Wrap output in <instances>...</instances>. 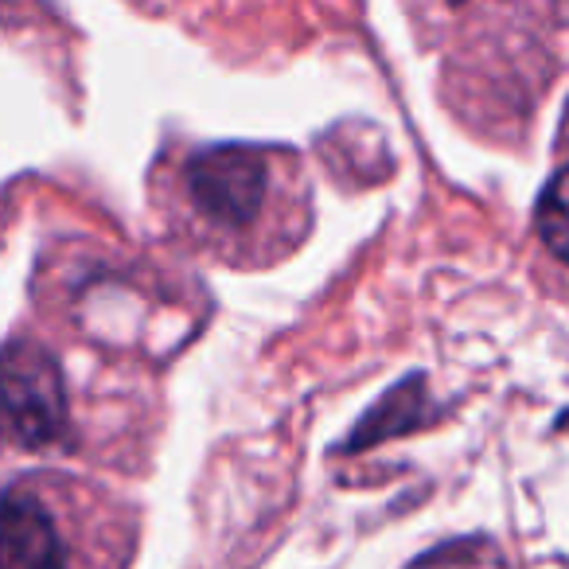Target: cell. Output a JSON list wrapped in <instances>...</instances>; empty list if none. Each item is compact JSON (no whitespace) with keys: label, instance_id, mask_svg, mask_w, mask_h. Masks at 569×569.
<instances>
[{"label":"cell","instance_id":"obj_1","mask_svg":"<svg viewBox=\"0 0 569 569\" xmlns=\"http://www.w3.org/2000/svg\"><path fill=\"white\" fill-rule=\"evenodd\" d=\"M0 418L20 445L43 449L67 433V390L56 356L17 340L0 351Z\"/></svg>","mask_w":569,"mask_h":569},{"label":"cell","instance_id":"obj_2","mask_svg":"<svg viewBox=\"0 0 569 569\" xmlns=\"http://www.w3.org/2000/svg\"><path fill=\"white\" fill-rule=\"evenodd\" d=\"M269 191V164L246 144H222L191 157L188 196L199 214L219 227H250Z\"/></svg>","mask_w":569,"mask_h":569},{"label":"cell","instance_id":"obj_3","mask_svg":"<svg viewBox=\"0 0 569 569\" xmlns=\"http://www.w3.org/2000/svg\"><path fill=\"white\" fill-rule=\"evenodd\" d=\"M0 569H63V538L28 483L0 491Z\"/></svg>","mask_w":569,"mask_h":569},{"label":"cell","instance_id":"obj_4","mask_svg":"<svg viewBox=\"0 0 569 569\" xmlns=\"http://www.w3.org/2000/svg\"><path fill=\"white\" fill-rule=\"evenodd\" d=\"M535 227L546 250L569 266V164L561 172H553L542 196H538Z\"/></svg>","mask_w":569,"mask_h":569}]
</instances>
